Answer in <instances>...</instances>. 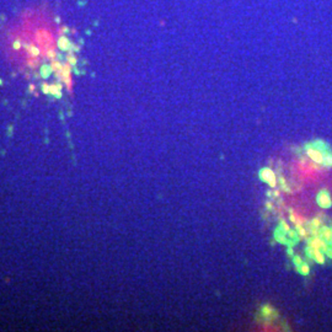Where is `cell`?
<instances>
[{
    "instance_id": "obj_1",
    "label": "cell",
    "mask_w": 332,
    "mask_h": 332,
    "mask_svg": "<svg viewBox=\"0 0 332 332\" xmlns=\"http://www.w3.org/2000/svg\"><path fill=\"white\" fill-rule=\"evenodd\" d=\"M326 145L322 143H314V144H308L305 146V153L306 155L317 165H323V159H325V149Z\"/></svg>"
},
{
    "instance_id": "obj_2",
    "label": "cell",
    "mask_w": 332,
    "mask_h": 332,
    "mask_svg": "<svg viewBox=\"0 0 332 332\" xmlns=\"http://www.w3.org/2000/svg\"><path fill=\"white\" fill-rule=\"evenodd\" d=\"M260 178L263 181V182L268 183L271 188H276L278 180H277V175L273 172V170H271L269 167H263L260 170Z\"/></svg>"
},
{
    "instance_id": "obj_3",
    "label": "cell",
    "mask_w": 332,
    "mask_h": 332,
    "mask_svg": "<svg viewBox=\"0 0 332 332\" xmlns=\"http://www.w3.org/2000/svg\"><path fill=\"white\" fill-rule=\"evenodd\" d=\"M308 246H310L313 249L321 250L322 252L326 253V251L330 247V244L327 243L325 239H322L320 235H316V236H311L310 239H308Z\"/></svg>"
},
{
    "instance_id": "obj_4",
    "label": "cell",
    "mask_w": 332,
    "mask_h": 332,
    "mask_svg": "<svg viewBox=\"0 0 332 332\" xmlns=\"http://www.w3.org/2000/svg\"><path fill=\"white\" fill-rule=\"evenodd\" d=\"M316 201H317V204L323 209H327V208H330L332 205V198H331V196H330V193L327 191H321L317 194Z\"/></svg>"
},
{
    "instance_id": "obj_5",
    "label": "cell",
    "mask_w": 332,
    "mask_h": 332,
    "mask_svg": "<svg viewBox=\"0 0 332 332\" xmlns=\"http://www.w3.org/2000/svg\"><path fill=\"white\" fill-rule=\"evenodd\" d=\"M320 236L322 239H325L330 245H332V228H328V226H325L322 225L320 228Z\"/></svg>"
},
{
    "instance_id": "obj_6",
    "label": "cell",
    "mask_w": 332,
    "mask_h": 332,
    "mask_svg": "<svg viewBox=\"0 0 332 332\" xmlns=\"http://www.w3.org/2000/svg\"><path fill=\"white\" fill-rule=\"evenodd\" d=\"M311 258L316 262V263H319V264H323L325 263V261H326V253L325 252H322L321 250H317V249H314L313 250V256H311Z\"/></svg>"
},
{
    "instance_id": "obj_7",
    "label": "cell",
    "mask_w": 332,
    "mask_h": 332,
    "mask_svg": "<svg viewBox=\"0 0 332 332\" xmlns=\"http://www.w3.org/2000/svg\"><path fill=\"white\" fill-rule=\"evenodd\" d=\"M296 232L300 239H308L309 236V229L305 228V225H296Z\"/></svg>"
},
{
    "instance_id": "obj_8",
    "label": "cell",
    "mask_w": 332,
    "mask_h": 332,
    "mask_svg": "<svg viewBox=\"0 0 332 332\" xmlns=\"http://www.w3.org/2000/svg\"><path fill=\"white\" fill-rule=\"evenodd\" d=\"M262 315L264 317H268V319H272L274 315H276V310L273 308H271V306H263L262 308Z\"/></svg>"
},
{
    "instance_id": "obj_9",
    "label": "cell",
    "mask_w": 332,
    "mask_h": 332,
    "mask_svg": "<svg viewBox=\"0 0 332 332\" xmlns=\"http://www.w3.org/2000/svg\"><path fill=\"white\" fill-rule=\"evenodd\" d=\"M296 268H298V271H299V273L303 274V276H308V274L310 273V266H309L308 263H305V262H303V263H301L299 267H296Z\"/></svg>"
},
{
    "instance_id": "obj_10",
    "label": "cell",
    "mask_w": 332,
    "mask_h": 332,
    "mask_svg": "<svg viewBox=\"0 0 332 332\" xmlns=\"http://www.w3.org/2000/svg\"><path fill=\"white\" fill-rule=\"evenodd\" d=\"M322 166H325V167H332V153H327L326 152Z\"/></svg>"
},
{
    "instance_id": "obj_11",
    "label": "cell",
    "mask_w": 332,
    "mask_h": 332,
    "mask_svg": "<svg viewBox=\"0 0 332 332\" xmlns=\"http://www.w3.org/2000/svg\"><path fill=\"white\" fill-rule=\"evenodd\" d=\"M287 235H288V239L292 240L293 243H296V241L300 239L299 235H298V232H296V230H292V229H290V230L287 232Z\"/></svg>"
},
{
    "instance_id": "obj_12",
    "label": "cell",
    "mask_w": 332,
    "mask_h": 332,
    "mask_svg": "<svg viewBox=\"0 0 332 332\" xmlns=\"http://www.w3.org/2000/svg\"><path fill=\"white\" fill-rule=\"evenodd\" d=\"M310 225H313V226H315V228H321V226H322V220H321L319 217H315V218L311 220Z\"/></svg>"
},
{
    "instance_id": "obj_13",
    "label": "cell",
    "mask_w": 332,
    "mask_h": 332,
    "mask_svg": "<svg viewBox=\"0 0 332 332\" xmlns=\"http://www.w3.org/2000/svg\"><path fill=\"white\" fill-rule=\"evenodd\" d=\"M278 228H279V229H281L283 232H285V234H287V232L290 230V226H289V225H288V224H287L284 220H281V223H279V226H278Z\"/></svg>"
},
{
    "instance_id": "obj_14",
    "label": "cell",
    "mask_w": 332,
    "mask_h": 332,
    "mask_svg": "<svg viewBox=\"0 0 332 332\" xmlns=\"http://www.w3.org/2000/svg\"><path fill=\"white\" fill-rule=\"evenodd\" d=\"M293 263H294L296 267H299L301 263H303V258H301L300 256H293Z\"/></svg>"
},
{
    "instance_id": "obj_15",
    "label": "cell",
    "mask_w": 332,
    "mask_h": 332,
    "mask_svg": "<svg viewBox=\"0 0 332 332\" xmlns=\"http://www.w3.org/2000/svg\"><path fill=\"white\" fill-rule=\"evenodd\" d=\"M326 256H327L328 258H332V245H330L328 250L326 251Z\"/></svg>"
},
{
    "instance_id": "obj_16",
    "label": "cell",
    "mask_w": 332,
    "mask_h": 332,
    "mask_svg": "<svg viewBox=\"0 0 332 332\" xmlns=\"http://www.w3.org/2000/svg\"><path fill=\"white\" fill-rule=\"evenodd\" d=\"M278 181H279V182H281V185H282V187H283V186H285V178H284L283 176H281Z\"/></svg>"
},
{
    "instance_id": "obj_17",
    "label": "cell",
    "mask_w": 332,
    "mask_h": 332,
    "mask_svg": "<svg viewBox=\"0 0 332 332\" xmlns=\"http://www.w3.org/2000/svg\"><path fill=\"white\" fill-rule=\"evenodd\" d=\"M288 253H289V255H293V250H292V247H289V249H288Z\"/></svg>"
},
{
    "instance_id": "obj_18",
    "label": "cell",
    "mask_w": 332,
    "mask_h": 332,
    "mask_svg": "<svg viewBox=\"0 0 332 332\" xmlns=\"http://www.w3.org/2000/svg\"><path fill=\"white\" fill-rule=\"evenodd\" d=\"M267 208H272V203H267Z\"/></svg>"
}]
</instances>
